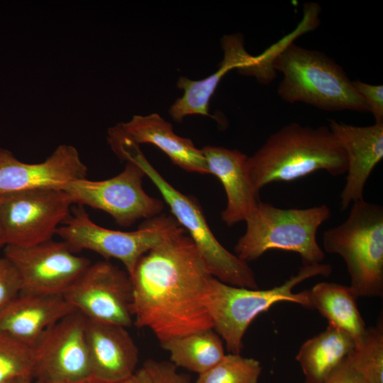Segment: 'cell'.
Instances as JSON below:
<instances>
[{"label": "cell", "mask_w": 383, "mask_h": 383, "mask_svg": "<svg viewBox=\"0 0 383 383\" xmlns=\"http://www.w3.org/2000/svg\"><path fill=\"white\" fill-rule=\"evenodd\" d=\"M307 291L311 309H317L328 325L345 331L358 345L367 327L357 305L358 297L351 288L322 282Z\"/></svg>", "instance_id": "cell-22"}, {"label": "cell", "mask_w": 383, "mask_h": 383, "mask_svg": "<svg viewBox=\"0 0 383 383\" xmlns=\"http://www.w3.org/2000/svg\"><path fill=\"white\" fill-rule=\"evenodd\" d=\"M357 92L362 97L374 118L375 123H383V86L352 81Z\"/></svg>", "instance_id": "cell-29"}, {"label": "cell", "mask_w": 383, "mask_h": 383, "mask_svg": "<svg viewBox=\"0 0 383 383\" xmlns=\"http://www.w3.org/2000/svg\"><path fill=\"white\" fill-rule=\"evenodd\" d=\"M72 205L68 194L58 188L1 195L0 227L5 246H30L52 240Z\"/></svg>", "instance_id": "cell-9"}, {"label": "cell", "mask_w": 383, "mask_h": 383, "mask_svg": "<svg viewBox=\"0 0 383 383\" xmlns=\"http://www.w3.org/2000/svg\"><path fill=\"white\" fill-rule=\"evenodd\" d=\"M355 347L354 340L348 333L330 325L306 340L296 355L305 383H323Z\"/></svg>", "instance_id": "cell-21"}, {"label": "cell", "mask_w": 383, "mask_h": 383, "mask_svg": "<svg viewBox=\"0 0 383 383\" xmlns=\"http://www.w3.org/2000/svg\"><path fill=\"white\" fill-rule=\"evenodd\" d=\"M184 231L174 216L162 213L147 219L135 231L111 230L94 223L84 206L76 205L56 234L74 253L89 250L106 260H120L131 277L144 254L170 236Z\"/></svg>", "instance_id": "cell-8"}, {"label": "cell", "mask_w": 383, "mask_h": 383, "mask_svg": "<svg viewBox=\"0 0 383 383\" xmlns=\"http://www.w3.org/2000/svg\"><path fill=\"white\" fill-rule=\"evenodd\" d=\"M5 383H33V380L30 379H26V378H18V379L10 380Z\"/></svg>", "instance_id": "cell-33"}, {"label": "cell", "mask_w": 383, "mask_h": 383, "mask_svg": "<svg viewBox=\"0 0 383 383\" xmlns=\"http://www.w3.org/2000/svg\"><path fill=\"white\" fill-rule=\"evenodd\" d=\"M323 383H368L345 358L326 377Z\"/></svg>", "instance_id": "cell-30"}, {"label": "cell", "mask_w": 383, "mask_h": 383, "mask_svg": "<svg viewBox=\"0 0 383 383\" xmlns=\"http://www.w3.org/2000/svg\"><path fill=\"white\" fill-rule=\"evenodd\" d=\"M326 252L340 255L357 297L383 295V208L361 200L353 204L341 224L326 230Z\"/></svg>", "instance_id": "cell-7"}, {"label": "cell", "mask_w": 383, "mask_h": 383, "mask_svg": "<svg viewBox=\"0 0 383 383\" xmlns=\"http://www.w3.org/2000/svg\"><path fill=\"white\" fill-rule=\"evenodd\" d=\"M145 175L140 167L128 160L123 170L113 177L101 181L77 179L60 189L68 194L73 204L103 211L119 226L128 227L140 219L157 216L164 209L162 200L144 191Z\"/></svg>", "instance_id": "cell-10"}, {"label": "cell", "mask_w": 383, "mask_h": 383, "mask_svg": "<svg viewBox=\"0 0 383 383\" xmlns=\"http://www.w3.org/2000/svg\"><path fill=\"white\" fill-rule=\"evenodd\" d=\"M116 155L139 167L159 189L179 225L189 233L212 277L228 285L258 289L255 272L248 263L229 252L216 239L197 199L174 188L131 143L120 145Z\"/></svg>", "instance_id": "cell-6"}, {"label": "cell", "mask_w": 383, "mask_h": 383, "mask_svg": "<svg viewBox=\"0 0 383 383\" xmlns=\"http://www.w3.org/2000/svg\"><path fill=\"white\" fill-rule=\"evenodd\" d=\"M262 371L257 360L228 353L213 367L199 374L196 383H258Z\"/></svg>", "instance_id": "cell-25"}, {"label": "cell", "mask_w": 383, "mask_h": 383, "mask_svg": "<svg viewBox=\"0 0 383 383\" xmlns=\"http://www.w3.org/2000/svg\"><path fill=\"white\" fill-rule=\"evenodd\" d=\"M223 58L218 70L201 80L179 77L177 86L183 90V95L177 99L169 109L172 118L177 123L185 116L209 114V101L221 79L229 71L237 70L242 74L255 62V56L250 55L244 46L243 36L240 33L226 35L221 39Z\"/></svg>", "instance_id": "cell-19"}, {"label": "cell", "mask_w": 383, "mask_h": 383, "mask_svg": "<svg viewBox=\"0 0 383 383\" xmlns=\"http://www.w3.org/2000/svg\"><path fill=\"white\" fill-rule=\"evenodd\" d=\"M87 321L75 311L42 334L33 347L35 383H69L91 376Z\"/></svg>", "instance_id": "cell-12"}, {"label": "cell", "mask_w": 383, "mask_h": 383, "mask_svg": "<svg viewBox=\"0 0 383 383\" xmlns=\"http://www.w3.org/2000/svg\"><path fill=\"white\" fill-rule=\"evenodd\" d=\"M63 296L89 320L126 328L133 324L131 279L109 261L90 264Z\"/></svg>", "instance_id": "cell-11"}, {"label": "cell", "mask_w": 383, "mask_h": 383, "mask_svg": "<svg viewBox=\"0 0 383 383\" xmlns=\"http://www.w3.org/2000/svg\"><path fill=\"white\" fill-rule=\"evenodd\" d=\"M21 292V282L16 267L6 257H0V311Z\"/></svg>", "instance_id": "cell-27"}, {"label": "cell", "mask_w": 383, "mask_h": 383, "mask_svg": "<svg viewBox=\"0 0 383 383\" xmlns=\"http://www.w3.org/2000/svg\"><path fill=\"white\" fill-rule=\"evenodd\" d=\"M33 347L0 332V383L18 378L33 380Z\"/></svg>", "instance_id": "cell-26"}, {"label": "cell", "mask_w": 383, "mask_h": 383, "mask_svg": "<svg viewBox=\"0 0 383 383\" xmlns=\"http://www.w3.org/2000/svg\"><path fill=\"white\" fill-rule=\"evenodd\" d=\"M177 367L201 374L217 364L226 355L223 340L213 328L161 342Z\"/></svg>", "instance_id": "cell-23"}, {"label": "cell", "mask_w": 383, "mask_h": 383, "mask_svg": "<svg viewBox=\"0 0 383 383\" xmlns=\"http://www.w3.org/2000/svg\"><path fill=\"white\" fill-rule=\"evenodd\" d=\"M328 128L347 157L346 182L340 195V209L345 210L364 199L366 182L383 158V123L356 126L330 120Z\"/></svg>", "instance_id": "cell-15"}, {"label": "cell", "mask_w": 383, "mask_h": 383, "mask_svg": "<svg viewBox=\"0 0 383 383\" xmlns=\"http://www.w3.org/2000/svg\"><path fill=\"white\" fill-rule=\"evenodd\" d=\"M187 231L144 254L130 277L133 324L164 342L213 328L207 302L212 277Z\"/></svg>", "instance_id": "cell-1"}, {"label": "cell", "mask_w": 383, "mask_h": 383, "mask_svg": "<svg viewBox=\"0 0 383 383\" xmlns=\"http://www.w3.org/2000/svg\"><path fill=\"white\" fill-rule=\"evenodd\" d=\"M331 216L325 205L281 209L260 200L245 221L246 231L234 247L235 255L249 262L270 250L297 253L303 265L322 263L325 254L318 244L319 227Z\"/></svg>", "instance_id": "cell-4"}, {"label": "cell", "mask_w": 383, "mask_h": 383, "mask_svg": "<svg viewBox=\"0 0 383 383\" xmlns=\"http://www.w3.org/2000/svg\"><path fill=\"white\" fill-rule=\"evenodd\" d=\"M247 167L257 191L274 182L296 180L317 170L333 176L348 170L346 154L328 126L291 123L272 133L252 156Z\"/></svg>", "instance_id": "cell-2"}, {"label": "cell", "mask_w": 383, "mask_h": 383, "mask_svg": "<svg viewBox=\"0 0 383 383\" xmlns=\"http://www.w3.org/2000/svg\"><path fill=\"white\" fill-rule=\"evenodd\" d=\"M331 272L330 264L303 265L297 274L283 284L268 289L234 287L212 277L207 308L213 329L225 342L229 353L240 354L245 333L259 314L282 301L311 309L307 289L294 293L293 289L307 279L318 275L328 277Z\"/></svg>", "instance_id": "cell-5"}, {"label": "cell", "mask_w": 383, "mask_h": 383, "mask_svg": "<svg viewBox=\"0 0 383 383\" xmlns=\"http://www.w3.org/2000/svg\"><path fill=\"white\" fill-rule=\"evenodd\" d=\"M86 333L91 377L110 382L133 377L138 349L126 327L87 319Z\"/></svg>", "instance_id": "cell-18"}, {"label": "cell", "mask_w": 383, "mask_h": 383, "mask_svg": "<svg viewBox=\"0 0 383 383\" xmlns=\"http://www.w3.org/2000/svg\"><path fill=\"white\" fill-rule=\"evenodd\" d=\"M87 167L79 152L71 145L62 144L39 163L18 160L13 153L0 148V195L41 188H58L87 178Z\"/></svg>", "instance_id": "cell-14"}, {"label": "cell", "mask_w": 383, "mask_h": 383, "mask_svg": "<svg viewBox=\"0 0 383 383\" xmlns=\"http://www.w3.org/2000/svg\"><path fill=\"white\" fill-rule=\"evenodd\" d=\"M368 383H383V321L366 328L358 345L346 357Z\"/></svg>", "instance_id": "cell-24"}, {"label": "cell", "mask_w": 383, "mask_h": 383, "mask_svg": "<svg viewBox=\"0 0 383 383\" xmlns=\"http://www.w3.org/2000/svg\"><path fill=\"white\" fill-rule=\"evenodd\" d=\"M133 377L125 380L118 381V382H110L102 380L94 377H89L79 381L69 382V383H133Z\"/></svg>", "instance_id": "cell-32"}, {"label": "cell", "mask_w": 383, "mask_h": 383, "mask_svg": "<svg viewBox=\"0 0 383 383\" xmlns=\"http://www.w3.org/2000/svg\"><path fill=\"white\" fill-rule=\"evenodd\" d=\"M1 195H0V201H1ZM4 246H5V244L4 242L3 235H2V233H1V230L0 227V248L4 247Z\"/></svg>", "instance_id": "cell-34"}, {"label": "cell", "mask_w": 383, "mask_h": 383, "mask_svg": "<svg viewBox=\"0 0 383 383\" xmlns=\"http://www.w3.org/2000/svg\"><path fill=\"white\" fill-rule=\"evenodd\" d=\"M201 151L210 174L221 182L227 204L221 212L222 221L228 226L245 221L256 209L260 201L247 167L248 157L238 150L206 145Z\"/></svg>", "instance_id": "cell-17"}, {"label": "cell", "mask_w": 383, "mask_h": 383, "mask_svg": "<svg viewBox=\"0 0 383 383\" xmlns=\"http://www.w3.org/2000/svg\"><path fill=\"white\" fill-rule=\"evenodd\" d=\"M75 311L63 296L20 294L0 311V332L33 347L50 326Z\"/></svg>", "instance_id": "cell-20"}, {"label": "cell", "mask_w": 383, "mask_h": 383, "mask_svg": "<svg viewBox=\"0 0 383 383\" xmlns=\"http://www.w3.org/2000/svg\"><path fill=\"white\" fill-rule=\"evenodd\" d=\"M109 141H127L140 146L150 143L159 148L182 169L201 174H210L201 150L193 142L175 134L171 123L158 113L135 115L128 122L119 123L108 130Z\"/></svg>", "instance_id": "cell-16"}, {"label": "cell", "mask_w": 383, "mask_h": 383, "mask_svg": "<svg viewBox=\"0 0 383 383\" xmlns=\"http://www.w3.org/2000/svg\"><path fill=\"white\" fill-rule=\"evenodd\" d=\"M143 367L148 372L153 383H192L189 375L180 373L170 361L146 360Z\"/></svg>", "instance_id": "cell-28"}, {"label": "cell", "mask_w": 383, "mask_h": 383, "mask_svg": "<svg viewBox=\"0 0 383 383\" xmlns=\"http://www.w3.org/2000/svg\"><path fill=\"white\" fill-rule=\"evenodd\" d=\"M133 383H153L148 372L143 368L135 371L133 377Z\"/></svg>", "instance_id": "cell-31"}, {"label": "cell", "mask_w": 383, "mask_h": 383, "mask_svg": "<svg viewBox=\"0 0 383 383\" xmlns=\"http://www.w3.org/2000/svg\"><path fill=\"white\" fill-rule=\"evenodd\" d=\"M4 257L19 274L21 294L63 296L91 264L63 240H50L30 246L6 245Z\"/></svg>", "instance_id": "cell-13"}, {"label": "cell", "mask_w": 383, "mask_h": 383, "mask_svg": "<svg viewBox=\"0 0 383 383\" xmlns=\"http://www.w3.org/2000/svg\"><path fill=\"white\" fill-rule=\"evenodd\" d=\"M303 33L299 26L285 36L272 57L273 70L283 75L277 88L279 97L286 102H302L325 111L370 112L345 70L333 59L293 43L294 36Z\"/></svg>", "instance_id": "cell-3"}]
</instances>
